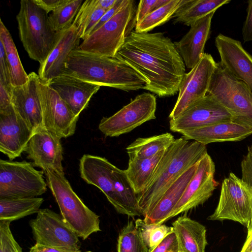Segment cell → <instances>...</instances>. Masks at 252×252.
Returning <instances> with one entry per match:
<instances>
[{
    "label": "cell",
    "instance_id": "obj_1",
    "mask_svg": "<svg viewBox=\"0 0 252 252\" xmlns=\"http://www.w3.org/2000/svg\"><path fill=\"white\" fill-rule=\"evenodd\" d=\"M115 57L148 80L144 90L159 97L174 95L179 92L185 65L174 43L163 33L133 31Z\"/></svg>",
    "mask_w": 252,
    "mask_h": 252
},
{
    "label": "cell",
    "instance_id": "obj_2",
    "mask_svg": "<svg viewBox=\"0 0 252 252\" xmlns=\"http://www.w3.org/2000/svg\"><path fill=\"white\" fill-rule=\"evenodd\" d=\"M64 74L100 86L126 92L144 89L149 84L141 74L116 57L100 56L79 48L68 56Z\"/></svg>",
    "mask_w": 252,
    "mask_h": 252
},
{
    "label": "cell",
    "instance_id": "obj_3",
    "mask_svg": "<svg viewBox=\"0 0 252 252\" xmlns=\"http://www.w3.org/2000/svg\"><path fill=\"white\" fill-rule=\"evenodd\" d=\"M206 153V145L183 136L176 139L166 150L147 188L137 195L142 215L148 214L174 181Z\"/></svg>",
    "mask_w": 252,
    "mask_h": 252
},
{
    "label": "cell",
    "instance_id": "obj_4",
    "mask_svg": "<svg viewBox=\"0 0 252 252\" xmlns=\"http://www.w3.org/2000/svg\"><path fill=\"white\" fill-rule=\"evenodd\" d=\"M48 14L34 0H22L16 16L23 47L30 58L40 64L54 47L61 32L53 30Z\"/></svg>",
    "mask_w": 252,
    "mask_h": 252
},
{
    "label": "cell",
    "instance_id": "obj_5",
    "mask_svg": "<svg viewBox=\"0 0 252 252\" xmlns=\"http://www.w3.org/2000/svg\"><path fill=\"white\" fill-rule=\"evenodd\" d=\"M43 172L47 186L58 205L61 216L78 236L85 240L93 233L100 231L99 216L84 203L64 175L51 170Z\"/></svg>",
    "mask_w": 252,
    "mask_h": 252
},
{
    "label": "cell",
    "instance_id": "obj_6",
    "mask_svg": "<svg viewBox=\"0 0 252 252\" xmlns=\"http://www.w3.org/2000/svg\"><path fill=\"white\" fill-rule=\"evenodd\" d=\"M213 96L232 117V122L252 131V91L217 63L207 94Z\"/></svg>",
    "mask_w": 252,
    "mask_h": 252
},
{
    "label": "cell",
    "instance_id": "obj_7",
    "mask_svg": "<svg viewBox=\"0 0 252 252\" xmlns=\"http://www.w3.org/2000/svg\"><path fill=\"white\" fill-rule=\"evenodd\" d=\"M137 8L135 1L127 0L112 18L83 40L78 48L100 56L115 57L136 27Z\"/></svg>",
    "mask_w": 252,
    "mask_h": 252
},
{
    "label": "cell",
    "instance_id": "obj_8",
    "mask_svg": "<svg viewBox=\"0 0 252 252\" xmlns=\"http://www.w3.org/2000/svg\"><path fill=\"white\" fill-rule=\"evenodd\" d=\"M44 172L32 163L0 160V198L35 197L44 193L47 184Z\"/></svg>",
    "mask_w": 252,
    "mask_h": 252
},
{
    "label": "cell",
    "instance_id": "obj_9",
    "mask_svg": "<svg viewBox=\"0 0 252 252\" xmlns=\"http://www.w3.org/2000/svg\"><path fill=\"white\" fill-rule=\"evenodd\" d=\"M208 220H231L248 227L252 220V186L230 172L222 182L218 205Z\"/></svg>",
    "mask_w": 252,
    "mask_h": 252
},
{
    "label": "cell",
    "instance_id": "obj_10",
    "mask_svg": "<svg viewBox=\"0 0 252 252\" xmlns=\"http://www.w3.org/2000/svg\"><path fill=\"white\" fill-rule=\"evenodd\" d=\"M156 108L155 96L144 93L114 115L103 117L98 128L106 136L118 137L131 131L147 121L155 119Z\"/></svg>",
    "mask_w": 252,
    "mask_h": 252
},
{
    "label": "cell",
    "instance_id": "obj_11",
    "mask_svg": "<svg viewBox=\"0 0 252 252\" xmlns=\"http://www.w3.org/2000/svg\"><path fill=\"white\" fill-rule=\"evenodd\" d=\"M35 244L77 251L80 241L75 232L61 214L48 209H40L35 219L30 221Z\"/></svg>",
    "mask_w": 252,
    "mask_h": 252
},
{
    "label": "cell",
    "instance_id": "obj_12",
    "mask_svg": "<svg viewBox=\"0 0 252 252\" xmlns=\"http://www.w3.org/2000/svg\"><path fill=\"white\" fill-rule=\"evenodd\" d=\"M38 93L44 127L61 139L72 136L79 118L49 84L40 79Z\"/></svg>",
    "mask_w": 252,
    "mask_h": 252
},
{
    "label": "cell",
    "instance_id": "obj_13",
    "mask_svg": "<svg viewBox=\"0 0 252 252\" xmlns=\"http://www.w3.org/2000/svg\"><path fill=\"white\" fill-rule=\"evenodd\" d=\"M216 65L213 57L205 53L190 71L185 74L177 100L168 116L170 119L178 117L190 105L207 94Z\"/></svg>",
    "mask_w": 252,
    "mask_h": 252
},
{
    "label": "cell",
    "instance_id": "obj_14",
    "mask_svg": "<svg viewBox=\"0 0 252 252\" xmlns=\"http://www.w3.org/2000/svg\"><path fill=\"white\" fill-rule=\"evenodd\" d=\"M216 168L208 153L198 162L195 172L168 220L204 203L219 185L215 179Z\"/></svg>",
    "mask_w": 252,
    "mask_h": 252
},
{
    "label": "cell",
    "instance_id": "obj_15",
    "mask_svg": "<svg viewBox=\"0 0 252 252\" xmlns=\"http://www.w3.org/2000/svg\"><path fill=\"white\" fill-rule=\"evenodd\" d=\"M232 121L227 109L212 95L207 94L178 117L169 121L170 130L182 132L223 122Z\"/></svg>",
    "mask_w": 252,
    "mask_h": 252
},
{
    "label": "cell",
    "instance_id": "obj_16",
    "mask_svg": "<svg viewBox=\"0 0 252 252\" xmlns=\"http://www.w3.org/2000/svg\"><path fill=\"white\" fill-rule=\"evenodd\" d=\"M61 139L44 127L34 132L25 151L27 158L32 160V165L39 167L43 171L51 170L64 175Z\"/></svg>",
    "mask_w": 252,
    "mask_h": 252
},
{
    "label": "cell",
    "instance_id": "obj_17",
    "mask_svg": "<svg viewBox=\"0 0 252 252\" xmlns=\"http://www.w3.org/2000/svg\"><path fill=\"white\" fill-rule=\"evenodd\" d=\"M34 132L15 111L13 106L0 111V151L9 160L25 151Z\"/></svg>",
    "mask_w": 252,
    "mask_h": 252
},
{
    "label": "cell",
    "instance_id": "obj_18",
    "mask_svg": "<svg viewBox=\"0 0 252 252\" xmlns=\"http://www.w3.org/2000/svg\"><path fill=\"white\" fill-rule=\"evenodd\" d=\"M28 76L26 83L20 86L12 87L11 101L17 114L34 133L44 127L38 93L40 78L34 72H31Z\"/></svg>",
    "mask_w": 252,
    "mask_h": 252
},
{
    "label": "cell",
    "instance_id": "obj_19",
    "mask_svg": "<svg viewBox=\"0 0 252 252\" xmlns=\"http://www.w3.org/2000/svg\"><path fill=\"white\" fill-rule=\"evenodd\" d=\"M215 45L221 66L252 91V56L239 41L221 33L216 37Z\"/></svg>",
    "mask_w": 252,
    "mask_h": 252
},
{
    "label": "cell",
    "instance_id": "obj_20",
    "mask_svg": "<svg viewBox=\"0 0 252 252\" xmlns=\"http://www.w3.org/2000/svg\"><path fill=\"white\" fill-rule=\"evenodd\" d=\"M113 165L105 158L85 154L80 159L79 171L85 182L100 189L116 211L123 214L114 188Z\"/></svg>",
    "mask_w": 252,
    "mask_h": 252
},
{
    "label": "cell",
    "instance_id": "obj_21",
    "mask_svg": "<svg viewBox=\"0 0 252 252\" xmlns=\"http://www.w3.org/2000/svg\"><path fill=\"white\" fill-rule=\"evenodd\" d=\"M79 118L100 86L84 81L70 74H63L47 82Z\"/></svg>",
    "mask_w": 252,
    "mask_h": 252
},
{
    "label": "cell",
    "instance_id": "obj_22",
    "mask_svg": "<svg viewBox=\"0 0 252 252\" xmlns=\"http://www.w3.org/2000/svg\"><path fill=\"white\" fill-rule=\"evenodd\" d=\"M80 36L72 25L61 32L58 40L45 61L40 64L38 75L40 80L49 82L65 72L67 58L80 45Z\"/></svg>",
    "mask_w": 252,
    "mask_h": 252
},
{
    "label": "cell",
    "instance_id": "obj_23",
    "mask_svg": "<svg viewBox=\"0 0 252 252\" xmlns=\"http://www.w3.org/2000/svg\"><path fill=\"white\" fill-rule=\"evenodd\" d=\"M215 12L198 20L180 41L174 42L188 68L192 69L205 53L204 47L209 36L212 19Z\"/></svg>",
    "mask_w": 252,
    "mask_h": 252
},
{
    "label": "cell",
    "instance_id": "obj_24",
    "mask_svg": "<svg viewBox=\"0 0 252 252\" xmlns=\"http://www.w3.org/2000/svg\"><path fill=\"white\" fill-rule=\"evenodd\" d=\"M181 134L188 140L204 145L215 142H235L245 139L252 134L250 129L236 123L223 122L184 131Z\"/></svg>",
    "mask_w": 252,
    "mask_h": 252
},
{
    "label": "cell",
    "instance_id": "obj_25",
    "mask_svg": "<svg viewBox=\"0 0 252 252\" xmlns=\"http://www.w3.org/2000/svg\"><path fill=\"white\" fill-rule=\"evenodd\" d=\"M197 163L180 176L166 190L152 210L144 216L143 220L146 223L160 224L168 220L193 176Z\"/></svg>",
    "mask_w": 252,
    "mask_h": 252
},
{
    "label": "cell",
    "instance_id": "obj_26",
    "mask_svg": "<svg viewBox=\"0 0 252 252\" xmlns=\"http://www.w3.org/2000/svg\"><path fill=\"white\" fill-rule=\"evenodd\" d=\"M179 252H205L208 244L206 229L197 221L184 215L172 223Z\"/></svg>",
    "mask_w": 252,
    "mask_h": 252
},
{
    "label": "cell",
    "instance_id": "obj_27",
    "mask_svg": "<svg viewBox=\"0 0 252 252\" xmlns=\"http://www.w3.org/2000/svg\"><path fill=\"white\" fill-rule=\"evenodd\" d=\"M165 151L147 158L129 159L128 167L125 171L137 195L149 185Z\"/></svg>",
    "mask_w": 252,
    "mask_h": 252
},
{
    "label": "cell",
    "instance_id": "obj_28",
    "mask_svg": "<svg viewBox=\"0 0 252 252\" xmlns=\"http://www.w3.org/2000/svg\"><path fill=\"white\" fill-rule=\"evenodd\" d=\"M112 178L114 190L123 214L132 218L142 216L138 205L137 195L125 171L114 165Z\"/></svg>",
    "mask_w": 252,
    "mask_h": 252
},
{
    "label": "cell",
    "instance_id": "obj_29",
    "mask_svg": "<svg viewBox=\"0 0 252 252\" xmlns=\"http://www.w3.org/2000/svg\"><path fill=\"white\" fill-rule=\"evenodd\" d=\"M175 140L174 136L167 132L146 138H138L126 148V150L129 159H142L166 150Z\"/></svg>",
    "mask_w": 252,
    "mask_h": 252
},
{
    "label": "cell",
    "instance_id": "obj_30",
    "mask_svg": "<svg viewBox=\"0 0 252 252\" xmlns=\"http://www.w3.org/2000/svg\"><path fill=\"white\" fill-rule=\"evenodd\" d=\"M42 197L0 198V220L12 222L37 212Z\"/></svg>",
    "mask_w": 252,
    "mask_h": 252
},
{
    "label": "cell",
    "instance_id": "obj_31",
    "mask_svg": "<svg viewBox=\"0 0 252 252\" xmlns=\"http://www.w3.org/2000/svg\"><path fill=\"white\" fill-rule=\"evenodd\" d=\"M230 2V0H188L173 18L175 23L191 26L198 20Z\"/></svg>",
    "mask_w": 252,
    "mask_h": 252
},
{
    "label": "cell",
    "instance_id": "obj_32",
    "mask_svg": "<svg viewBox=\"0 0 252 252\" xmlns=\"http://www.w3.org/2000/svg\"><path fill=\"white\" fill-rule=\"evenodd\" d=\"M0 41L4 47L9 67L12 86L17 87L25 84L28 80V74L22 64L11 35L1 19L0 20Z\"/></svg>",
    "mask_w": 252,
    "mask_h": 252
},
{
    "label": "cell",
    "instance_id": "obj_33",
    "mask_svg": "<svg viewBox=\"0 0 252 252\" xmlns=\"http://www.w3.org/2000/svg\"><path fill=\"white\" fill-rule=\"evenodd\" d=\"M105 12L97 0L84 1L72 23L81 39L84 40L91 34Z\"/></svg>",
    "mask_w": 252,
    "mask_h": 252
},
{
    "label": "cell",
    "instance_id": "obj_34",
    "mask_svg": "<svg viewBox=\"0 0 252 252\" xmlns=\"http://www.w3.org/2000/svg\"><path fill=\"white\" fill-rule=\"evenodd\" d=\"M188 0H170L169 1L148 15L135 28L137 32H148L171 18Z\"/></svg>",
    "mask_w": 252,
    "mask_h": 252
},
{
    "label": "cell",
    "instance_id": "obj_35",
    "mask_svg": "<svg viewBox=\"0 0 252 252\" xmlns=\"http://www.w3.org/2000/svg\"><path fill=\"white\" fill-rule=\"evenodd\" d=\"M82 0H65L57 9L49 15L50 25L54 31L61 32L72 24L80 8Z\"/></svg>",
    "mask_w": 252,
    "mask_h": 252
},
{
    "label": "cell",
    "instance_id": "obj_36",
    "mask_svg": "<svg viewBox=\"0 0 252 252\" xmlns=\"http://www.w3.org/2000/svg\"><path fill=\"white\" fill-rule=\"evenodd\" d=\"M136 229L149 252L167 235L174 231L173 226L165 224H149L144 220L138 219L135 221Z\"/></svg>",
    "mask_w": 252,
    "mask_h": 252
},
{
    "label": "cell",
    "instance_id": "obj_37",
    "mask_svg": "<svg viewBox=\"0 0 252 252\" xmlns=\"http://www.w3.org/2000/svg\"><path fill=\"white\" fill-rule=\"evenodd\" d=\"M117 252H149L132 220L128 221L120 232Z\"/></svg>",
    "mask_w": 252,
    "mask_h": 252
},
{
    "label": "cell",
    "instance_id": "obj_38",
    "mask_svg": "<svg viewBox=\"0 0 252 252\" xmlns=\"http://www.w3.org/2000/svg\"><path fill=\"white\" fill-rule=\"evenodd\" d=\"M10 223L0 220V250L2 252H22L10 230Z\"/></svg>",
    "mask_w": 252,
    "mask_h": 252
},
{
    "label": "cell",
    "instance_id": "obj_39",
    "mask_svg": "<svg viewBox=\"0 0 252 252\" xmlns=\"http://www.w3.org/2000/svg\"><path fill=\"white\" fill-rule=\"evenodd\" d=\"M169 0H140L137 8V24L140 23L148 15L168 3Z\"/></svg>",
    "mask_w": 252,
    "mask_h": 252
},
{
    "label": "cell",
    "instance_id": "obj_40",
    "mask_svg": "<svg viewBox=\"0 0 252 252\" xmlns=\"http://www.w3.org/2000/svg\"><path fill=\"white\" fill-rule=\"evenodd\" d=\"M150 252H179L178 244L174 232L167 235Z\"/></svg>",
    "mask_w": 252,
    "mask_h": 252
},
{
    "label": "cell",
    "instance_id": "obj_41",
    "mask_svg": "<svg viewBox=\"0 0 252 252\" xmlns=\"http://www.w3.org/2000/svg\"><path fill=\"white\" fill-rule=\"evenodd\" d=\"M241 179L252 186V145L247 149V154L241 162Z\"/></svg>",
    "mask_w": 252,
    "mask_h": 252
},
{
    "label": "cell",
    "instance_id": "obj_42",
    "mask_svg": "<svg viewBox=\"0 0 252 252\" xmlns=\"http://www.w3.org/2000/svg\"><path fill=\"white\" fill-rule=\"evenodd\" d=\"M0 82L12 88L10 73L6 55L2 43L0 41Z\"/></svg>",
    "mask_w": 252,
    "mask_h": 252
},
{
    "label": "cell",
    "instance_id": "obj_43",
    "mask_svg": "<svg viewBox=\"0 0 252 252\" xmlns=\"http://www.w3.org/2000/svg\"><path fill=\"white\" fill-rule=\"evenodd\" d=\"M127 0H116L114 5L109 10L106 11L101 17L91 33L99 29L104 23L112 18L122 8L126 2Z\"/></svg>",
    "mask_w": 252,
    "mask_h": 252
},
{
    "label": "cell",
    "instance_id": "obj_44",
    "mask_svg": "<svg viewBox=\"0 0 252 252\" xmlns=\"http://www.w3.org/2000/svg\"><path fill=\"white\" fill-rule=\"evenodd\" d=\"M247 15L242 29L244 42L252 41V0L248 1Z\"/></svg>",
    "mask_w": 252,
    "mask_h": 252
},
{
    "label": "cell",
    "instance_id": "obj_45",
    "mask_svg": "<svg viewBox=\"0 0 252 252\" xmlns=\"http://www.w3.org/2000/svg\"><path fill=\"white\" fill-rule=\"evenodd\" d=\"M11 88H8L0 82V111H3L12 106Z\"/></svg>",
    "mask_w": 252,
    "mask_h": 252
},
{
    "label": "cell",
    "instance_id": "obj_46",
    "mask_svg": "<svg viewBox=\"0 0 252 252\" xmlns=\"http://www.w3.org/2000/svg\"><path fill=\"white\" fill-rule=\"evenodd\" d=\"M34 1L49 13L57 9L65 2V0H34Z\"/></svg>",
    "mask_w": 252,
    "mask_h": 252
},
{
    "label": "cell",
    "instance_id": "obj_47",
    "mask_svg": "<svg viewBox=\"0 0 252 252\" xmlns=\"http://www.w3.org/2000/svg\"><path fill=\"white\" fill-rule=\"evenodd\" d=\"M29 252H92L91 251H82L81 250L74 251H69L63 249H57L52 247L43 246L35 244L32 246Z\"/></svg>",
    "mask_w": 252,
    "mask_h": 252
},
{
    "label": "cell",
    "instance_id": "obj_48",
    "mask_svg": "<svg viewBox=\"0 0 252 252\" xmlns=\"http://www.w3.org/2000/svg\"><path fill=\"white\" fill-rule=\"evenodd\" d=\"M247 228V238L240 252H252V220Z\"/></svg>",
    "mask_w": 252,
    "mask_h": 252
},
{
    "label": "cell",
    "instance_id": "obj_49",
    "mask_svg": "<svg viewBox=\"0 0 252 252\" xmlns=\"http://www.w3.org/2000/svg\"><path fill=\"white\" fill-rule=\"evenodd\" d=\"M99 6L107 11L115 4L116 0H97Z\"/></svg>",
    "mask_w": 252,
    "mask_h": 252
}]
</instances>
